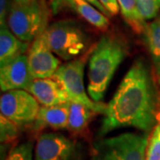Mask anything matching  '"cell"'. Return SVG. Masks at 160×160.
<instances>
[{
  "instance_id": "ffe728a7",
  "label": "cell",
  "mask_w": 160,
  "mask_h": 160,
  "mask_svg": "<svg viewBox=\"0 0 160 160\" xmlns=\"http://www.w3.org/2000/svg\"><path fill=\"white\" fill-rule=\"evenodd\" d=\"M6 160H33V145L22 143L9 152Z\"/></svg>"
},
{
  "instance_id": "cb8c5ba5",
  "label": "cell",
  "mask_w": 160,
  "mask_h": 160,
  "mask_svg": "<svg viewBox=\"0 0 160 160\" xmlns=\"http://www.w3.org/2000/svg\"><path fill=\"white\" fill-rule=\"evenodd\" d=\"M36 0H13V2L20 3V4H25V3H29V2H33Z\"/></svg>"
},
{
  "instance_id": "8fae6325",
  "label": "cell",
  "mask_w": 160,
  "mask_h": 160,
  "mask_svg": "<svg viewBox=\"0 0 160 160\" xmlns=\"http://www.w3.org/2000/svg\"><path fill=\"white\" fill-rule=\"evenodd\" d=\"M26 91L31 93L42 106L50 107L69 102L62 87L52 78L33 79Z\"/></svg>"
},
{
  "instance_id": "44dd1931",
  "label": "cell",
  "mask_w": 160,
  "mask_h": 160,
  "mask_svg": "<svg viewBox=\"0 0 160 160\" xmlns=\"http://www.w3.org/2000/svg\"><path fill=\"white\" fill-rule=\"evenodd\" d=\"M101 5L106 9V11L109 12V14L111 15H116L119 12V5L118 0H98Z\"/></svg>"
},
{
  "instance_id": "52a82bcc",
  "label": "cell",
  "mask_w": 160,
  "mask_h": 160,
  "mask_svg": "<svg viewBox=\"0 0 160 160\" xmlns=\"http://www.w3.org/2000/svg\"><path fill=\"white\" fill-rule=\"evenodd\" d=\"M41 106L35 97L26 90H12L4 92L0 98L1 115L23 126L35 123Z\"/></svg>"
},
{
  "instance_id": "30bf717a",
  "label": "cell",
  "mask_w": 160,
  "mask_h": 160,
  "mask_svg": "<svg viewBox=\"0 0 160 160\" xmlns=\"http://www.w3.org/2000/svg\"><path fill=\"white\" fill-rule=\"evenodd\" d=\"M33 79L29 71L27 54L0 68V88L4 92L19 89L27 90Z\"/></svg>"
},
{
  "instance_id": "8992f818",
  "label": "cell",
  "mask_w": 160,
  "mask_h": 160,
  "mask_svg": "<svg viewBox=\"0 0 160 160\" xmlns=\"http://www.w3.org/2000/svg\"><path fill=\"white\" fill-rule=\"evenodd\" d=\"M149 133L125 132L97 144L98 160H147Z\"/></svg>"
},
{
  "instance_id": "e0dca14e",
  "label": "cell",
  "mask_w": 160,
  "mask_h": 160,
  "mask_svg": "<svg viewBox=\"0 0 160 160\" xmlns=\"http://www.w3.org/2000/svg\"><path fill=\"white\" fill-rule=\"evenodd\" d=\"M120 11L126 22L137 34H143L146 21L139 10L136 0H118Z\"/></svg>"
},
{
  "instance_id": "484cf974",
  "label": "cell",
  "mask_w": 160,
  "mask_h": 160,
  "mask_svg": "<svg viewBox=\"0 0 160 160\" xmlns=\"http://www.w3.org/2000/svg\"><path fill=\"white\" fill-rule=\"evenodd\" d=\"M136 1H141V0H136Z\"/></svg>"
},
{
  "instance_id": "4fadbf2b",
  "label": "cell",
  "mask_w": 160,
  "mask_h": 160,
  "mask_svg": "<svg viewBox=\"0 0 160 160\" xmlns=\"http://www.w3.org/2000/svg\"><path fill=\"white\" fill-rule=\"evenodd\" d=\"M29 44L19 39L12 32L7 24L0 25V66L26 54Z\"/></svg>"
},
{
  "instance_id": "2e32d148",
  "label": "cell",
  "mask_w": 160,
  "mask_h": 160,
  "mask_svg": "<svg viewBox=\"0 0 160 160\" xmlns=\"http://www.w3.org/2000/svg\"><path fill=\"white\" fill-rule=\"evenodd\" d=\"M95 111L82 103L69 102V115L68 129L72 132H82L87 128Z\"/></svg>"
},
{
  "instance_id": "7c38bea8",
  "label": "cell",
  "mask_w": 160,
  "mask_h": 160,
  "mask_svg": "<svg viewBox=\"0 0 160 160\" xmlns=\"http://www.w3.org/2000/svg\"><path fill=\"white\" fill-rule=\"evenodd\" d=\"M62 4L67 5L80 17L93 27L101 30H106L109 28V21L108 16L103 14L95 6L86 0H52V7L55 11Z\"/></svg>"
},
{
  "instance_id": "5bb4252c",
  "label": "cell",
  "mask_w": 160,
  "mask_h": 160,
  "mask_svg": "<svg viewBox=\"0 0 160 160\" xmlns=\"http://www.w3.org/2000/svg\"><path fill=\"white\" fill-rule=\"evenodd\" d=\"M69 102L56 106H41L38 118L35 121V127H50L55 130L68 129L69 126Z\"/></svg>"
},
{
  "instance_id": "9c48e42d",
  "label": "cell",
  "mask_w": 160,
  "mask_h": 160,
  "mask_svg": "<svg viewBox=\"0 0 160 160\" xmlns=\"http://www.w3.org/2000/svg\"><path fill=\"white\" fill-rule=\"evenodd\" d=\"M74 142L58 132L41 134L36 144L34 160H74Z\"/></svg>"
},
{
  "instance_id": "7402d4cb",
  "label": "cell",
  "mask_w": 160,
  "mask_h": 160,
  "mask_svg": "<svg viewBox=\"0 0 160 160\" xmlns=\"http://www.w3.org/2000/svg\"><path fill=\"white\" fill-rule=\"evenodd\" d=\"M8 0H0V25L7 24V18L10 11Z\"/></svg>"
},
{
  "instance_id": "3957f363",
  "label": "cell",
  "mask_w": 160,
  "mask_h": 160,
  "mask_svg": "<svg viewBox=\"0 0 160 160\" xmlns=\"http://www.w3.org/2000/svg\"><path fill=\"white\" fill-rule=\"evenodd\" d=\"M49 19L50 10L46 0L25 4L13 2L10 7L7 25L19 39L29 44L46 31Z\"/></svg>"
},
{
  "instance_id": "603a6c76",
  "label": "cell",
  "mask_w": 160,
  "mask_h": 160,
  "mask_svg": "<svg viewBox=\"0 0 160 160\" xmlns=\"http://www.w3.org/2000/svg\"><path fill=\"white\" fill-rule=\"evenodd\" d=\"M86 1H87L88 3H90V4L92 5L93 6H95L99 11L102 12L103 14H105L106 16H110V15L109 14V12L106 11V9H105V8L101 5V3H100L98 0H86Z\"/></svg>"
},
{
  "instance_id": "9a60e30c",
  "label": "cell",
  "mask_w": 160,
  "mask_h": 160,
  "mask_svg": "<svg viewBox=\"0 0 160 160\" xmlns=\"http://www.w3.org/2000/svg\"><path fill=\"white\" fill-rule=\"evenodd\" d=\"M144 38L148 46L150 56L156 69V73L160 76V14L151 22L147 23L144 29Z\"/></svg>"
},
{
  "instance_id": "6da1fadb",
  "label": "cell",
  "mask_w": 160,
  "mask_h": 160,
  "mask_svg": "<svg viewBox=\"0 0 160 160\" xmlns=\"http://www.w3.org/2000/svg\"><path fill=\"white\" fill-rule=\"evenodd\" d=\"M158 102L149 65L142 59H137L106 105L100 136L122 127H133L149 133L158 125Z\"/></svg>"
},
{
  "instance_id": "ac0fdd59",
  "label": "cell",
  "mask_w": 160,
  "mask_h": 160,
  "mask_svg": "<svg viewBox=\"0 0 160 160\" xmlns=\"http://www.w3.org/2000/svg\"><path fill=\"white\" fill-rule=\"evenodd\" d=\"M0 139L1 142H11L19 135V126L3 115H0Z\"/></svg>"
},
{
  "instance_id": "ba28073f",
  "label": "cell",
  "mask_w": 160,
  "mask_h": 160,
  "mask_svg": "<svg viewBox=\"0 0 160 160\" xmlns=\"http://www.w3.org/2000/svg\"><path fill=\"white\" fill-rule=\"evenodd\" d=\"M27 58L29 71L34 79L51 78L61 66L60 59L50 49L43 34L32 42Z\"/></svg>"
},
{
  "instance_id": "5b68a950",
  "label": "cell",
  "mask_w": 160,
  "mask_h": 160,
  "mask_svg": "<svg viewBox=\"0 0 160 160\" xmlns=\"http://www.w3.org/2000/svg\"><path fill=\"white\" fill-rule=\"evenodd\" d=\"M91 52L92 50L87 51L80 57L61 64L52 78L56 80L62 87L69 97V102L82 103L96 113L103 114L106 109V105L92 101L87 94L84 84L85 68Z\"/></svg>"
},
{
  "instance_id": "d4e9b609",
  "label": "cell",
  "mask_w": 160,
  "mask_h": 160,
  "mask_svg": "<svg viewBox=\"0 0 160 160\" xmlns=\"http://www.w3.org/2000/svg\"><path fill=\"white\" fill-rule=\"evenodd\" d=\"M158 81H159V85H160V76L158 77Z\"/></svg>"
},
{
  "instance_id": "277c9868",
  "label": "cell",
  "mask_w": 160,
  "mask_h": 160,
  "mask_svg": "<svg viewBox=\"0 0 160 160\" xmlns=\"http://www.w3.org/2000/svg\"><path fill=\"white\" fill-rule=\"evenodd\" d=\"M43 36L53 53L65 62L85 54L89 45L86 33L78 24L70 21L52 23Z\"/></svg>"
},
{
  "instance_id": "7a4b0ae2",
  "label": "cell",
  "mask_w": 160,
  "mask_h": 160,
  "mask_svg": "<svg viewBox=\"0 0 160 160\" xmlns=\"http://www.w3.org/2000/svg\"><path fill=\"white\" fill-rule=\"evenodd\" d=\"M129 46L117 34H106L92 48L88 63L87 92L92 101L100 102L104 97L120 64L128 55Z\"/></svg>"
},
{
  "instance_id": "d6986e66",
  "label": "cell",
  "mask_w": 160,
  "mask_h": 160,
  "mask_svg": "<svg viewBox=\"0 0 160 160\" xmlns=\"http://www.w3.org/2000/svg\"><path fill=\"white\" fill-rule=\"evenodd\" d=\"M147 160H160V122L155 126L151 135L149 136Z\"/></svg>"
}]
</instances>
